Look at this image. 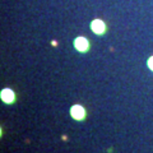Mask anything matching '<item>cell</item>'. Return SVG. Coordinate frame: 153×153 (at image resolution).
<instances>
[{
	"label": "cell",
	"mask_w": 153,
	"mask_h": 153,
	"mask_svg": "<svg viewBox=\"0 0 153 153\" xmlns=\"http://www.w3.org/2000/svg\"><path fill=\"white\" fill-rule=\"evenodd\" d=\"M70 114L75 120H82V119L84 117V108L82 106H79V105H75V106L71 107Z\"/></svg>",
	"instance_id": "obj_1"
},
{
	"label": "cell",
	"mask_w": 153,
	"mask_h": 153,
	"mask_svg": "<svg viewBox=\"0 0 153 153\" xmlns=\"http://www.w3.org/2000/svg\"><path fill=\"white\" fill-rule=\"evenodd\" d=\"M74 45L76 47V50H79V51H85L88 49V41L85 40L84 37H78L75 40Z\"/></svg>",
	"instance_id": "obj_2"
},
{
	"label": "cell",
	"mask_w": 153,
	"mask_h": 153,
	"mask_svg": "<svg viewBox=\"0 0 153 153\" xmlns=\"http://www.w3.org/2000/svg\"><path fill=\"white\" fill-rule=\"evenodd\" d=\"M91 27H92V31L94 33H98V35H101V33H103L105 31V25L102 21H98V19H96V21L92 22V25H91Z\"/></svg>",
	"instance_id": "obj_3"
},
{
	"label": "cell",
	"mask_w": 153,
	"mask_h": 153,
	"mask_svg": "<svg viewBox=\"0 0 153 153\" xmlns=\"http://www.w3.org/2000/svg\"><path fill=\"white\" fill-rule=\"evenodd\" d=\"M1 100L5 103H12L14 101V93L10 89H3L1 91Z\"/></svg>",
	"instance_id": "obj_4"
},
{
	"label": "cell",
	"mask_w": 153,
	"mask_h": 153,
	"mask_svg": "<svg viewBox=\"0 0 153 153\" xmlns=\"http://www.w3.org/2000/svg\"><path fill=\"white\" fill-rule=\"evenodd\" d=\"M148 66H149V69L153 70V56L151 57L149 60H148Z\"/></svg>",
	"instance_id": "obj_5"
}]
</instances>
